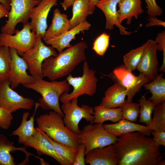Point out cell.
<instances>
[{
  "label": "cell",
  "instance_id": "obj_1",
  "mask_svg": "<svg viewBox=\"0 0 165 165\" xmlns=\"http://www.w3.org/2000/svg\"><path fill=\"white\" fill-rule=\"evenodd\" d=\"M112 145L119 165H158L163 159L160 146L155 145L153 138L139 131L123 134Z\"/></svg>",
  "mask_w": 165,
  "mask_h": 165
},
{
  "label": "cell",
  "instance_id": "obj_2",
  "mask_svg": "<svg viewBox=\"0 0 165 165\" xmlns=\"http://www.w3.org/2000/svg\"><path fill=\"white\" fill-rule=\"evenodd\" d=\"M87 47L85 42H81L63 50L56 57L46 58L42 64L44 77L53 81L70 74L80 64L86 61L85 50Z\"/></svg>",
  "mask_w": 165,
  "mask_h": 165
},
{
  "label": "cell",
  "instance_id": "obj_3",
  "mask_svg": "<svg viewBox=\"0 0 165 165\" xmlns=\"http://www.w3.org/2000/svg\"><path fill=\"white\" fill-rule=\"evenodd\" d=\"M43 79H35L34 82L23 85L41 95L42 97L39 99L38 103L42 109L54 111L63 118L64 115L60 106L59 100L62 94L69 93L70 85L66 79L61 81L55 80L48 82Z\"/></svg>",
  "mask_w": 165,
  "mask_h": 165
},
{
  "label": "cell",
  "instance_id": "obj_4",
  "mask_svg": "<svg viewBox=\"0 0 165 165\" xmlns=\"http://www.w3.org/2000/svg\"><path fill=\"white\" fill-rule=\"evenodd\" d=\"M63 118L56 112L50 111L36 118L37 127L54 141L78 148L80 143L77 135L65 126Z\"/></svg>",
  "mask_w": 165,
  "mask_h": 165
},
{
  "label": "cell",
  "instance_id": "obj_5",
  "mask_svg": "<svg viewBox=\"0 0 165 165\" xmlns=\"http://www.w3.org/2000/svg\"><path fill=\"white\" fill-rule=\"evenodd\" d=\"M82 70L81 76L73 77L69 74L67 77L66 79L73 87V90L70 93H64L61 96L60 99L62 103L85 94L92 97L96 93L98 79L94 72L89 68L86 61L84 62Z\"/></svg>",
  "mask_w": 165,
  "mask_h": 165
},
{
  "label": "cell",
  "instance_id": "obj_6",
  "mask_svg": "<svg viewBox=\"0 0 165 165\" xmlns=\"http://www.w3.org/2000/svg\"><path fill=\"white\" fill-rule=\"evenodd\" d=\"M77 135L80 144L85 146V155L94 149L114 144L117 139L105 129L102 123L88 124Z\"/></svg>",
  "mask_w": 165,
  "mask_h": 165
},
{
  "label": "cell",
  "instance_id": "obj_7",
  "mask_svg": "<svg viewBox=\"0 0 165 165\" xmlns=\"http://www.w3.org/2000/svg\"><path fill=\"white\" fill-rule=\"evenodd\" d=\"M78 98H74L69 102L63 103L61 108L64 116L63 120L65 126L72 132L78 135L81 130L79 124L82 119L91 124L94 123V108L88 105L78 104Z\"/></svg>",
  "mask_w": 165,
  "mask_h": 165
},
{
  "label": "cell",
  "instance_id": "obj_8",
  "mask_svg": "<svg viewBox=\"0 0 165 165\" xmlns=\"http://www.w3.org/2000/svg\"><path fill=\"white\" fill-rule=\"evenodd\" d=\"M42 39L41 35H37L33 48L21 55L28 63L30 73L35 79L44 77L42 69L44 60L50 56L55 57L58 54L53 47L45 45Z\"/></svg>",
  "mask_w": 165,
  "mask_h": 165
},
{
  "label": "cell",
  "instance_id": "obj_9",
  "mask_svg": "<svg viewBox=\"0 0 165 165\" xmlns=\"http://www.w3.org/2000/svg\"><path fill=\"white\" fill-rule=\"evenodd\" d=\"M40 0H10V9L8 19L1 28V32L9 35L15 34L16 27L19 23L28 22L31 11Z\"/></svg>",
  "mask_w": 165,
  "mask_h": 165
},
{
  "label": "cell",
  "instance_id": "obj_10",
  "mask_svg": "<svg viewBox=\"0 0 165 165\" xmlns=\"http://www.w3.org/2000/svg\"><path fill=\"white\" fill-rule=\"evenodd\" d=\"M109 76L115 83L120 84L125 88L127 102H132L134 97L142 86L150 81L141 73L138 76L135 75L124 64L115 68Z\"/></svg>",
  "mask_w": 165,
  "mask_h": 165
},
{
  "label": "cell",
  "instance_id": "obj_11",
  "mask_svg": "<svg viewBox=\"0 0 165 165\" xmlns=\"http://www.w3.org/2000/svg\"><path fill=\"white\" fill-rule=\"evenodd\" d=\"M15 34L14 35L0 34V45L15 49L21 56L33 48L37 36L35 32L31 30L29 22L24 24L21 30L17 29Z\"/></svg>",
  "mask_w": 165,
  "mask_h": 165
},
{
  "label": "cell",
  "instance_id": "obj_12",
  "mask_svg": "<svg viewBox=\"0 0 165 165\" xmlns=\"http://www.w3.org/2000/svg\"><path fill=\"white\" fill-rule=\"evenodd\" d=\"M34 104L33 99L24 97L12 89L9 79L0 83V106L13 113L20 109L31 110Z\"/></svg>",
  "mask_w": 165,
  "mask_h": 165
},
{
  "label": "cell",
  "instance_id": "obj_13",
  "mask_svg": "<svg viewBox=\"0 0 165 165\" xmlns=\"http://www.w3.org/2000/svg\"><path fill=\"white\" fill-rule=\"evenodd\" d=\"M10 51L11 60L8 79L11 88L14 89L20 84L24 85L34 82L35 78L31 75H28L27 72L28 69L27 61L19 56L15 49L10 48Z\"/></svg>",
  "mask_w": 165,
  "mask_h": 165
},
{
  "label": "cell",
  "instance_id": "obj_14",
  "mask_svg": "<svg viewBox=\"0 0 165 165\" xmlns=\"http://www.w3.org/2000/svg\"><path fill=\"white\" fill-rule=\"evenodd\" d=\"M58 0H40L38 4L32 9L30 15V29L36 36L43 37L47 28V18L51 8L58 5Z\"/></svg>",
  "mask_w": 165,
  "mask_h": 165
},
{
  "label": "cell",
  "instance_id": "obj_15",
  "mask_svg": "<svg viewBox=\"0 0 165 165\" xmlns=\"http://www.w3.org/2000/svg\"><path fill=\"white\" fill-rule=\"evenodd\" d=\"M26 147L34 148L39 155H45L55 159L61 165H69L55 150L51 143L35 128V132L23 144Z\"/></svg>",
  "mask_w": 165,
  "mask_h": 165
},
{
  "label": "cell",
  "instance_id": "obj_16",
  "mask_svg": "<svg viewBox=\"0 0 165 165\" xmlns=\"http://www.w3.org/2000/svg\"><path fill=\"white\" fill-rule=\"evenodd\" d=\"M157 50L155 41L150 39L137 68L140 73L150 81L155 79L159 75Z\"/></svg>",
  "mask_w": 165,
  "mask_h": 165
},
{
  "label": "cell",
  "instance_id": "obj_17",
  "mask_svg": "<svg viewBox=\"0 0 165 165\" xmlns=\"http://www.w3.org/2000/svg\"><path fill=\"white\" fill-rule=\"evenodd\" d=\"M121 0H99L95 6L100 9L104 13L105 18V28L110 30L116 25L119 29L120 34L123 35H129L132 32L127 30V28L123 27L119 22L117 6Z\"/></svg>",
  "mask_w": 165,
  "mask_h": 165
},
{
  "label": "cell",
  "instance_id": "obj_18",
  "mask_svg": "<svg viewBox=\"0 0 165 165\" xmlns=\"http://www.w3.org/2000/svg\"><path fill=\"white\" fill-rule=\"evenodd\" d=\"M86 156L85 163L90 165H117L119 163L112 144L94 149Z\"/></svg>",
  "mask_w": 165,
  "mask_h": 165
},
{
  "label": "cell",
  "instance_id": "obj_19",
  "mask_svg": "<svg viewBox=\"0 0 165 165\" xmlns=\"http://www.w3.org/2000/svg\"><path fill=\"white\" fill-rule=\"evenodd\" d=\"M91 26L90 23L87 21H85L59 36L44 41L45 42L47 45H51L60 53L65 48H69L72 46L70 42L75 38L76 35L81 32L89 30Z\"/></svg>",
  "mask_w": 165,
  "mask_h": 165
},
{
  "label": "cell",
  "instance_id": "obj_20",
  "mask_svg": "<svg viewBox=\"0 0 165 165\" xmlns=\"http://www.w3.org/2000/svg\"><path fill=\"white\" fill-rule=\"evenodd\" d=\"M103 126L107 131L117 137L127 133L135 131H139L149 137L152 131L148 126L136 124L123 119L115 123L105 124H103Z\"/></svg>",
  "mask_w": 165,
  "mask_h": 165
},
{
  "label": "cell",
  "instance_id": "obj_21",
  "mask_svg": "<svg viewBox=\"0 0 165 165\" xmlns=\"http://www.w3.org/2000/svg\"><path fill=\"white\" fill-rule=\"evenodd\" d=\"M71 29L70 19L65 13H61L58 8L53 12L52 21L42 38L44 41L56 37Z\"/></svg>",
  "mask_w": 165,
  "mask_h": 165
},
{
  "label": "cell",
  "instance_id": "obj_22",
  "mask_svg": "<svg viewBox=\"0 0 165 165\" xmlns=\"http://www.w3.org/2000/svg\"><path fill=\"white\" fill-rule=\"evenodd\" d=\"M126 89L120 84L115 83L105 91L99 105L109 108L122 107L127 102Z\"/></svg>",
  "mask_w": 165,
  "mask_h": 165
},
{
  "label": "cell",
  "instance_id": "obj_23",
  "mask_svg": "<svg viewBox=\"0 0 165 165\" xmlns=\"http://www.w3.org/2000/svg\"><path fill=\"white\" fill-rule=\"evenodd\" d=\"M118 5V20L121 24L126 19L127 24H130L133 17L137 19L138 16L144 12L141 0H121Z\"/></svg>",
  "mask_w": 165,
  "mask_h": 165
},
{
  "label": "cell",
  "instance_id": "obj_24",
  "mask_svg": "<svg viewBox=\"0 0 165 165\" xmlns=\"http://www.w3.org/2000/svg\"><path fill=\"white\" fill-rule=\"evenodd\" d=\"M25 146L17 148L14 145L13 141H10L4 135L0 134V165H14L15 159L11 154V152L16 150H21L24 152L26 156V160H28L30 156H35L26 150Z\"/></svg>",
  "mask_w": 165,
  "mask_h": 165
},
{
  "label": "cell",
  "instance_id": "obj_25",
  "mask_svg": "<svg viewBox=\"0 0 165 165\" xmlns=\"http://www.w3.org/2000/svg\"><path fill=\"white\" fill-rule=\"evenodd\" d=\"M72 6V15L70 19L71 29L86 21L87 17L92 14L95 9L88 0H76Z\"/></svg>",
  "mask_w": 165,
  "mask_h": 165
},
{
  "label": "cell",
  "instance_id": "obj_26",
  "mask_svg": "<svg viewBox=\"0 0 165 165\" xmlns=\"http://www.w3.org/2000/svg\"><path fill=\"white\" fill-rule=\"evenodd\" d=\"M39 106L38 103H36L34 113L28 120L27 119L29 115V112H24L22 116V121L20 125L11 134V135L18 136V142L19 144H23L35 133V128L34 126V116L36 110Z\"/></svg>",
  "mask_w": 165,
  "mask_h": 165
},
{
  "label": "cell",
  "instance_id": "obj_27",
  "mask_svg": "<svg viewBox=\"0 0 165 165\" xmlns=\"http://www.w3.org/2000/svg\"><path fill=\"white\" fill-rule=\"evenodd\" d=\"M163 75L162 73L159 74L151 82L143 86L146 90H149L151 93V96L148 99L156 106L165 101V79L163 78Z\"/></svg>",
  "mask_w": 165,
  "mask_h": 165
},
{
  "label": "cell",
  "instance_id": "obj_28",
  "mask_svg": "<svg viewBox=\"0 0 165 165\" xmlns=\"http://www.w3.org/2000/svg\"><path fill=\"white\" fill-rule=\"evenodd\" d=\"M94 108V123H103L105 121H110L115 123L122 119V107L109 108L99 105Z\"/></svg>",
  "mask_w": 165,
  "mask_h": 165
},
{
  "label": "cell",
  "instance_id": "obj_29",
  "mask_svg": "<svg viewBox=\"0 0 165 165\" xmlns=\"http://www.w3.org/2000/svg\"><path fill=\"white\" fill-rule=\"evenodd\" d=\"M38 130L51 143L55 150L59 155L69 165H73L77 153L78 148L56 142L50 138L43 132L39 129Z\"/></svg>",
  "mask_w": 165,
  "mask_h": 165
},
{
  "label": "cell",
  "instance_id": "obj_30",
  "mask_svg": "<svg viewBox=\"0 0 165 165\" xmlns=\"http://www.w3.org/2000/svg\"><path fill=\"white\" fill-rule=\"evenodd\" d=\"M150 39L141 46L130 50L123 56V61L125 67L132 72L137 69L145 52L148 46Z\"/></svg>",
  "mask_w": 165,
  "mask_h": 165
},
{
  "label": "cell",
  "instance_id": "obj_31",
  "mask_svg": "<svg viewBox=\"0 0 165 165\" xmlns=\"http://www.w3.org/2000/svg\"><path fill=\"white\" fill-rule=\"evenodd\" d=\"M11 58L10 48L0 46V83L9 79Z\"/></svg>",
  "mask_w": 165,
  "mask_h": 165
},
{
  "label": "cell",
  "instance_id": "obj_32",
  "mask_svg": "<svg viewBox=\"0 0 165 165\" xmlns=\"http://www.w3.org/2000/svg\"><path fill=\"white\" fill-rule=\"evenodd\" d=\"M153 116L148 126L152 130L165 131V101L156 106Z\"/></svg>",
  "mask_w": 165,
  "mask_h": 165
},
{
  "label": "cell",
  "instance_id": "obj_33",
  "mask_svg": "<svg viewBox=\"0 0 165 165\" xmlns=\"http://www.w3.org/2000/svg\"><path fill=\"white\" fill-rule=\"evenodd\" d=\"M140 108L139 122L150 125L152 119V114L156 105L149 99H147L145 95L142 96L139 101Z\"/></svg>",
  "mask_w": 165,
  "mask_h": 165
},
{
  "label": "cell",
  "instance_id": "obj_34",
  "mask_svg": "<svg viewBox=\"0 0 165 165\" xmlns=\"http://www.w3.org/2000/svg\"><path fill=\"white\" fill-rule=\"evenodd\" d=\"M122 107L123 119L132 122L137 121L140 113L138 104L132 102H127Z\"/></svg>",
  "mask_w": 165,
  "mask_h": 165
},
{
  "label": "cell",
  "instance_id": "obj_35",
  "mask_svg": "<svg viewBox=\"0 0 165 165\" xmlns=\"http://www.w3.org/2000/svg\"><path fill=\"white\" fill-rule=\"evenodd\" d=\"M110 35L103 33L94 41L92 49L98 55L103 56L107 50L109 44Z\"/></svg>",
  "mask_w": 165,
  "mask_h": 165
},
{
  "label": "cell",
  "instance_id": "obj_36",
  "mask_svg": "<svg viewBox=\"0 0 165 165\" xmlns=\"http://www.w3.org/2000/svg\"><path fill=\"white\" fill-rule=\"evenodd\" d=\"M156 44L157 50L163 53V62L159 71L165 72V31L159 33L154 40Z\"/></svg>",
  "mask_w": 165,
  "mask_h": 165
},
{
  "label": "cell",
  "instance_id": "obj_37",
  "mask_svg": "<svg viewBox=\"0 0 165 165\" xmlns=\"http://www.w3.org/2000/svg\"><path fill=\"white\" fill-rule=\"evenodd\" d=\"M13 117L12 113L6 108L0 106V127L8 129L11 125Z\"/></svg>",
  "mask_w": 165,
  "mask_h": 165
},
{
  "label": "cell",
  "instance_id": "obj_38",
  "mask_svg": "<svg viewBox=\"0 0 165 165\" xmlns=\"http://www.w3.org/2000/svg\"><path fill=\"white\" fill-rule=\"evenodd\" d=\"M146 4V12L149 16L156 17L160 16L163 13L161 8L157 4L156 0H145Z\"/></svg>",
  "mask_w": 165,
  "mask_h": 165
},
{
  "label": "cell",
  "instance_id": "obj_39",
  "mask_svg": "<svg viewBox=\"0 0 165 165\" xmlns=\"http://www.w3.org/2000/svg\"><path fill=\"white\" fill-rule=\"evenodd\" d=\"M85 146L82 144H80L78 148V152L73 165H86L85 156Z\"/></svg>",
  "mask_w": 165,
  "mask_h": 165
},
{
  "label": "cell",
  "instance_id": "obj_40",
  "mask_svg": "<svg viewBox=\"0 0 165 165\" xmlns=\"http://www.w3.org/2000/svg\"><path fill=\"white\" fill-rule=\"evenodd\" d=\"M151 134L153 136V141L155 145L165 146V131L152 130Z\"/></svg>",
  "mask_w": 165,
  "mask_h": 165
},
{
  "label": "cell",
  "instance_id": "obj_41",
  "mask_svg": "<svg viewBox=\"0 0 165 165\" xmlns=\"http://www.w3.org/2000/svg\"><path fill=\"white\" fill-rule=\"evenodd\" d=\"M148 23L145 25L146 27L155 26H162L165 27V23L162 20L158 19L156 17L149 16L147 19Z\"/></svg>",
  "mask_w": 165,
  "mask_h": 165
},
{
  "label": "cell",
  "instance_id": "obj_42",
  "mask_svg": "<svg viewBox=\"0 0 165 165\" xmlns=\"http://www.w3.org/2000/svg\"><path fill=\"white\" fill-rule=\"evenodd\" d=\"M9 10L2 4L0 3V18L8 17Z\"/></svg>",
  "mask_w": 165,
  "mask_h": 165
},
{
  "label": "cell",
  "instance_id": "obj_43",
  "mask_svg": "<svg viewBox=\"0 0 165 165\" xmlns=\"http://www.w3.org/2000/svg\"><path fill=\"white\" fill-rule=\"evenodd\" d=\"M76 0H64V1L60 3L64 10L72 6Z\"/></svg>",
  "mask_w": 165,
  "mask_h": 165
},
{
  "label": "cell",
  "instance_id": "obj_44",
  "mask_svg": "<svg viewBox=\"0 0 165 165\" xmlns=\"http://www.w3.org/2000/svg\"><path fill=\"white\" fill-rule=\"evenodd\" d=\"M0 3L4 5L9 11L10 9V0H0Z\"/></svg>",
  "mask_w": 165,
  "mask_h": 165
},
{
  "label": "cell",
  "instance_id": "obj_45",
  "mask_svg": "<svg viewBox=\"0 0 165 165\" xmlns=\"http://www.w3.org/2000/svg\"><path fill=\"white\" fill-rule=\"evenodd\" d=\"M99 0H88L92 7L95 9V4Z\"/></svg>",
  "mask_w": 165,
  "mask_h": 165
},
{
  "label": "cell",
  "instance_id": "obj_46",
  "mask_svg": "<svg viewBox=\"0 0 165 165\" xmlns=\"http://www.w3.org/2000/svg\"><path fill=\"white\" fill-rule=\"evenodd\" d=\"M165 160H163L159 163L158 165H165Z\"/></svg>",
  "mask_w": 165,
  "mask_h": 165
},
{
  "label": "cell",
  "instance_id": "obj_47",
  "mask_svg": "<svg viewBox=\"0 0 165 165\" xmlns=\"http://www.w3.org/2000/svg\"><path fill=\"white\" fill-rule=\"evenodd\" d=\"M1 45H0V46H1Z\"/></svg>",
  "mask_w": 165,
  "mask_h": 165
}]
</instances>
